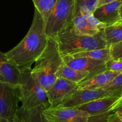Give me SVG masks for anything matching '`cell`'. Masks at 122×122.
<instances>
[{
  "mask_svg": "<svg viewBox=\"0 0 122 122\" xmlns=\"http://www.w3.org/2000/svg\"><path fill=\"white\" fill-rule=\"evenodd\" d=\"M98 0H74L75 16L82 12L93 13L98 7Z\"/></svg>",
  "mask_w": 122,
  "mask_h": 122,
  "instance_id": "44dd1931",
  "label": "cell"
},
{
  "mask_svg": "<svg viewBox=\"0 0 122 122\" xmlns=\"http://www.w3.org/2000/svg\"><path fill=\"white\" fill-rule=\"evenodd\" d=\"M122 4V0H117L98 7L93 13V16L107 26L114 24L122 20L119 15V9Z\"/></svg>",
  "mask_w": 122,
  "mask_h": 122,
  "instance_id": "8fae6325",
  "label": "cell"
},
{
  "mask_svg": "<svg viewBox=\"0 0 122 122\" xmlns=\"http://www.w3.org/2000/svg\"><path fill=\"white\" fill-rule=\"evenodd\" d=\"M122 105V95L120 97L119 99H118V100L116 102V103L114 104L113 106H112V108H111V110H115V109L117 108V107H118L120 106V105Z\"/></svg>",
  "mask_w": 122,
  "mask_h": 122,
  "instance_id": "f546056e",
  "label": "cell"
},
{
  "mask_svg": "<svg viewBox=\"0 0 122 122\" xmlns=\"http://www.w3.org/2000/svg\"><path fill=\"white\" fill-rule=\"evenodd\" d=\"M113 111L118 116V117L121 120H122V105L117 107L115 110H114Z\"/></svg>",
  "mask_w": 122,
  "mask_h": 122,
  "instance_id": "83f0119b",
  "label": "cell"
},
{
  "mask_svg": "<svg viewBox=\"0 0 122 122\" xmlns=\"http://www.w3.org/2000/svg\"><path fill=\"white\" fill-rule=\"evenodd\" d=\"M56 39L62 56L108 47L103 30L95 36H87L75 34L68 29L59 34Z\"/></svg>",
  "mask_w": 122,
  "mask_h": 122,
  "instance_id": "3957f363",
  "label": "cell"
},
{
  "mask_svg": "<svg viewBox=\"0 0 122 122\" xmlns=\"http://www.w3.org/2000/svg\"><path fill=\"white\" fill-rule=\"evenodd\" d=\"M43 113L49 122H87V112L72 107L47 108Z\"/></svg>",
  "mask_w": 122,
  "mask_h": 122,
  "instance_id": "ba28073f",
  "label": "cell"
},
{
  "mask_svg": "<svg viewBox=\"0 0 122 122\" xmlns=\"http://www.w3.org/2000/svg\"><path fill=\"white\" fill-rule=\"evenodd\" d=\"M111 58L114 60H120L122 58V41L109 47Z\"/></svg>",
  "mask_w": 122,
  "mask_h": 122,
  "instance_id": "484cf974",
  "label": "cell"
},
{
  "mask_svg": "<svg viewBox=\"0 0 122 122\" xmlns=\"http://www.w3.org/2000/svg\"><path fill=\"white\" fill-rule=\"evenodd\" d=\"M19 102L18 86L0 82V118L9 121L14 119Z\"/></svg>",
  "mask_w": 122,
  "mask_h": 122,
  "instance_id": "8992f818",
  "label": "cell"
},
{
  "mask_svg": "<svg viewBox=\"0 0 122 122\" xmlns=\"http://www.w3.org/2000/svg\"><path fill=\"white\" fill-rule=\"evenodd\" d=\"M71 56L74 57H88V58L104 61L105 62L112 59L109 47L104 49H95L90 51L78 53L72 55Z\"/></svg>",
  "mask_w": 122,
  "mask_h": 122,
  "instance_id": "d6986e66",
  "label": "cell"
},
{
  "mask_svg": "<svg viewBox=\"0 0 122 122\" xmlns=\"http://www.w3.org/2000/svg\"><path fill=\"white\" fill-rule=\"evenodd\" d=\"M32 1L35 9L39 11L46 22L57 0H32Z\"/></svg>",
  "mask_w": 122,
  "mask_h": 122,
  "instance_id": "ffe728a7",
  "label": "cell"
},
{
  "mask_svg": "<svg viewBox=\"0 0 122 122\" xmlns=\"http://www.w3.org/2000/svg\"><path fill=\"white\" fill-rule=\"evenodd\" d=\"M102 89L108 92L111 94L118 95L121 97L122 95V72L117 75Z\"/></svg>",
  "mask_w": 122,
  "mask_h": 122,
  "instance_id": "7402d4cb",
  "label": "cell"
},
{
  "mask_svg": "<svg viewBox=\"0 0 122 122\" xmlns=\"http://www.w3.org/2000/svg\"><path fill=\"white\" fill-rule=\"evenodd\" d=\"M21 72L7 57L5 53L0 51V82L18 86Z\"/></svg>",
  "mask_w": 122,
  "mask_h": 122,
  "instance_id": "7c38bea8",
  "label": "cell"
},
{
  "mask_svg": "<svg viewBox=\"0 0 122 122\" xmlns=\"http://www.w3.org/2000/svg\"><path fill=\"white\" fill-rule=\"evenodd\" d=\"M117 0H98V7H100L101 5H104V4H108V3H112V2L116 1Z\"/></svg>",
  "mask_w": 122,
  "mask_h": 122,
  "instance_id": "f1b7e54d",
  "label": "cell"
},
{
  "mask_svg": "<svg viewBox=\"0 0 122 122\" xmlns=\"http://www.w3.org/2000/svg\"><path fill=\"white\" fill-rule=\"evenodd\" d=\"M119 15L120 16V18L122 19V4L119 9Z\"/></svg>",
  "mask_w": 122,
  "mask_h": 122,
  "instance_id": "1f68e13d",
  "label": "cell"
},
{
  "mask_svg": "<svg viewBox=\"0 0 122 122\" xmlns=\"http://www.w3.org/2000/svg\"><path fill=\"white\" fill-rule=\"evenodd\" d=\"M118 95H112L93 101L76 107L87 112L89 116L98 114L111 110L114 104L120 98Z\"/></svg>",
  "mask_w": 122,
  "mask_h": 122,
  "instance_id": "4fadbf2b",
  "label": "cell"
},
{
  "mask_svg": "<svg viewBox=\"0 0 122 122\" xmlns=\"http://www.w3.org/2000/svg\"><path fill=\"white\" fill-rule=\"evenodd\" d=\"M62 58L64 62L70 67L89 74L88 78L107 70L105 62L102 61L88 57H74L71 56H62Z\"/></svg>",
  "mask_w": 122,
  "mask_h": 122,
  "instance_id": "9c48e42d",
  "label": "cell"
},
{
  "mask_svg": "<svg viewBox=\"0 0 122 122\" xmlns=\"http://www.w3.org/2000/svg\"><path fill=\"white\" fill-rule=\"evenodd\" d=\"M10 122H22L20 120V119L18 118V117L16 116V117H15V118H14V119H13L11 121H10Z\"/></svg>",
  "mask_w": 122,
  "mask_h": 122,
  "instance_id": "4dcf8cb0",
  "label": "cell"
},
{
  "mask_svg": "<svg viewBox=\"0 0 122 122\" xmlns=\"http://www.w3.org/2000/svg\"><path fill=\"white\" fill-rule=\"evenodd\" d=\"M48 39L43 17L35 9L32 25L27 34L17 46L5 53V55L21 72L30 71L32 64L45 49Z\"/></svg>",
  "mask_w": 122,
  "mask_h": 122,
  "instance_id": "6da1fadb",
  "label": "cell"
},
{
  "mask_svg": "<svg viewBox=\"0 0 122 122\" xmlns=\"http://www.w3.org/2000/svg\"><path fill=\"white\" fill-rule=\"evenodd\" d=\"M120 61H122V59H120Z\"/></svg>",
  "mask_w": 122,
  "mask_h": 122,
  "instance_id": "836d02e7",
  "label": "cell"
},
{
  "mask_svg": "<svg viewBox=\"0 0 122 122\" xmlns=\"http://www.w3.org/2000/svg\"><path fill=\"white\" fill-rule=\"evenodd\" d=\"M107 122H122V120H121L118 117V116L114 112L109 116Z\"/></svg>",
  "mask_w": 122,
  "mask_h": 122,
  "instance_id": "4316f807",
  "label": "cell"
},
{
  "mask_svg": "<svg viewBox=\"0 0 122 122\" xmlns=\"http://www.w3.org/2000/svg\"><path fill=\"white\" fill-rule=\"evenodd\" d=\"M78 83L57 77L46 91L50 108L59 107L78 89Z\"/></svg>",
  "mask_w": 122,
  "mask_h": 122,
  "instance_id": "52a82bcc",
  "label": "cell"
},
{
  "mask_svg": "<svg viewBox=\"0 0 122 122\" xmlns=\"http://www.w3.org/2000/svg\"><path fill=\"white\" fill-rule=\"evenodd\" d=\"M81 13L83 14L86 17L87 20L89 21V23L91 24L92 26L94 27L96 29H98L100 31H102L104 29L107 27L106 25L102 23L100 21L98 20L94 16H93V13L88 12V11H85V12H82Z\"/></svg>",
  "mask_w": 122,
  "mask_h": 122,
  "instance_id": "603a6c76",
  "label": "cell"
},
{
  "mask_svg": "<svg viewBox=\"0 0 122 122\" xmlns=\"http://www.w3.org/2000/svg\"><path fill=\"white\" fill-rule=\"evenodd\" d=\"M121 72L106 71L95 75L79 84V89L93 90L102 89Z\"/></svg>",
  "mask_w": 122,
  "mask_h": 122,
  "instance_id": "5bb4252c",
  "label": "cell"
},
{
  "mask_svg": "<svg viewBox=\"0 0 122 122\" xmlns=\"http://www.w3.org/2000/svg\"><path fill=\"white\" fill-rule=\"evenodd\" d=\"M0 122H10V121L4 119V118H0Z\"/></svg>",
  "mask_w": 122,
  "mask_h": 122,
  "instance_id": "d6a6232c",
  "label": "cell"
},
{
  "mask_svg": "<svg viewBox=\"0 0 122 122\" xmlns=\"http://www.w3.org/2000/svg\"><path fill=\"white\" fill-rule=\"evenodd\" d=\"M113 112V110H110L103 113L89 116L87 122H107L109 116Z\"/></svg>",
  "mask_w": 122,
  "mask_h": 122,
  "instance_id": "cb8c5ba5",
  "label": "cell"
},
{
  "mask_svg": "<svg viewBox=\"0 0 122 122\" xmlns=\"http://www.w3.org/2000/svg\"><path fill=\"white\" fill-rule=\"evenodd\" d=\"M69 29L72 33L79 36H93L101 32L92 26L82 13H79L74 16L72 25Z\"/></svg>",
  "mask_w": 122,
  "mask_h": 122,
  "instance_id": "9a60e30c",
  "label": "cell"
},
{
  "mask_svg": "<svg viewBox=\"0 0 122 122\" xmlns=\"http://www.w3.org/2000/svg\"><path fill=\"white\" fill-rule=\"evenodd\" d=\"M112 95L116 94H111L103 89L93 90L78 89L59 107L76 108L93 101Z\"/></svg>",
  "mask_w": 122,
  "mask_h": 122,
  "instance_id": "30bf717a",
  "label": "cell"
},
{
  "mask_svg": "<svg viewBox=\"0 0 122 122\" xmlns=\"http://www.w3.org/2000/svg\"><path fill=\"white\" fill-rule=\"evenodd\" d=\"M57 77L65 78L71 81L80 84L89 78V74L87 72L78 71L63 63L57 72Z\"/></svg>",
  "mask_w": 122,
  "mask_h": 122,
  "instance_id": "e0dca14e",
  "label": "cell"
},
{
  "mask_svg": "<svg viewBox=\"0 0 122 122\" xmlns=\"http://www.w3.org/2000/svg\"><path fill=\"white\" fill-rule=\"evenodd\" d=\"M105 66L108 71L122 72V61L111 59L105 62Z\"/></svg>",
  "mask_w": 122,
  "mask_h": 122,
  "instance_id": "d4e9b609",
  "label": "cell"
},
{
  "mask_svg": "<svg viewBox=\"0 0 122 122\" xmlns=\"http://www.w3.org/2000/svg\"><path fill=\"white\" fill-rule=\"evenodd\" d=\"M103 34L108 47L122 41V19L107 26L103 30Z\"/></svg>",
  "mask_w": 122,
  "mask_h": 122,
  "instance_id": "ac0fdd59",
  "label": "cell"
},
{
  "mask_svg": "<svg viewBox=\"0 0 122 122\" xmlns=\"http://www.w3.org/2000/svg\"><path fill=\"white\" fill-rule=\"evenodd\" d=\"M47 107L44 105L31 110H24L19 108L16 116L22 122H49L43 113V110Z\"/></svg>",
  "mask_w": 122,
  "mask_h": 122,
  "instance_id": "2e32d148",
  "label": "cell"
},
{
  "mask_svg": "<svg viewBox=\"0 0 122 122\" xmlns=\"http://www.w3.org/2000/svg\"><path fill=\"white\" fill-rule=\"evenodd\" d=\"M18 89L22 108L29 110L41 105L50 107L46 90L32 76L30 70L21 72Z\"/></svg>",
  "mask_w": 122,
  "mask_h": 122,
  "instance_id": "277c9868",
  "label": "cell"
},
{
  "mask_svg": "<svg viewBox=\"0 0 122 122\" xmlns=\"http://www.w3.org/2000/svg\"><path fill=\"white\" fill-rule=\"evenodd\" d=\"M63 63L57 40L49 37L45 49L36 61L30 72L47 91L57 78L56 74Z\"/></svg>",
  "mask_w": 122,
  "mask_h": 122,
  "instance_id": "7a4b0ae2",
  "label": "cell"
},
{
  "mask_svg": "<svg viewBox=\"0 0 122 122\" xmlns=\"http://www.w3.org/2000/svg\"><path fill=\"white\" fill-rule=\"evenodd\" d=\"M74 16V0H57L45 22L47 36L56 38L70 28Z\"/></svg>",
  "mask_w": 122,
  "mask_h": 122,
  "instance_id": "5b68a950",
  "label": "cell"
}]
</instances>
